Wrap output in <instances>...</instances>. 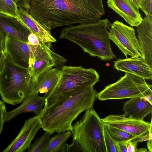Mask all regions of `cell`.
I'll list each match as a JSON object with an SVG mask.
<instances>
[{"label": "cell", "mask_w": 152, "mask_h": 152, "mask_svg": "<svg viewBox=\"0 0 152 152\" xmlns=\"http://www.w3.org/2000/svg\"><path fill=\"white\" fill-rule=\"evenodd\" d=\"M152 138H150L148 140L147 143V146L148 149L149 151L151 152H152Z\"/></svg>", "instance_id": "obj_35"}, {"label": "cell", "mask_w": 152, "mask_h": 152, "mask_svg": "<svg viewBox=\"0 0 152 152\" xmlns=\"http://www.w3.org/2000/svg\"><path fill=\"white\" fill-rule=\"evenodd\" d=\"M45 103V97L40 96L38 92H34L28 96L16 108L6 112L5 122H8L23 113L34 112L39 115Z\"/></svg>", "instance_id": "obj_18"}, {"label": "cell", "mask_w": 152, "mask_h": 152, "mask_svg": "<svg viewBox=\"0 0 152 152\" xmlns=\"http://www.w3.org/2000/svg\"><path fill=\"white\" fill-rule=\"evenodd\" d=\"M31 50V45L27 42L8 36H5L4 50L15 64L28 68Z\"/></svg>", "instance_id": "obj_12"}, {"label": "cell", "mask_w": 152, "mask_h": 152, "mask_svg": "<svg viewBox=\"0 0 152 152\" xmlns=\"http://www.w3.org/2000/svg\"><path fill=\"white\" fill-rule=\"evenodd\" d=\"M18 11L21 21L31 32L37 35L41 42L51 45L52 43L56 42L51 31L40 23L25 9L20 7Z\"/></svg>", "instance_id": "obj_19"}, {"label": "cell", "mask_w": 152, "mask_h": 152, "mask_svg": "<svg viewBox=\"0 0 152 152\" xmlns=\"http://www.w3.org/2000/svg\"><path fill=\"white\" fill-rule=\"evenodd\" d=\"M6 112V107L4 102L0 100V136L5 122V117Z\"/></svg>", "instance_id": "obj_27"}, {"label": "cell", "mask_w": 152, "mask_h": 152, "mask_svg": "<svg viewBox=\"0 0 152 152\" xmlns=\"http://www.w3.org/2000/svg\"><path fill=\"white\" fill-rule=\"evenodd\" d=\"M106 126L110 134L115 140L128 141L136 140L135 137L125 131L116 128Z\"/></svg>", "instance_id": "obj_23"}, {"label": "cell", "mask_w": 152, "mask_h": 152, "mask_svg": "<svg viewBox=\"0 0 152 152\" xmlns=\"http://www.w3.org/2000/svg\"><path fill=\"white\" fill-rule=\"evenodd\" d=\"M110 25L109 38L126 58L128 55L142 57L140 44L134 28L118 20Z\"/></svg>", "instance_id": "obj_9"}, {"label": "cell", "mask_w": 152, "mask_h": 152, "mask_svg": "<svg viewBox=\"0 0 152 152\" xmlns=\"http://www.w3.org/2000/svg\"><path fill=\"white\" fill-rule=\"evenodd\" d=\"M114 63V67L118 71L132 74L145 80L152 79V68L142 57L132 56L125 59H118Z\"/></svg>", "instance_id": "obj_13"}, {"label": "cell", "mask_w": 152, "mask_h": 152, "mask_svg": "<svg viewBox=\"0 0 152 152\" xmlns=\"http://www.w3.org/2000/svg\"><path fill=\"white\" fill-rule=\"evenodd\" d=\"M42 128L39 115L26 120L17 136L2 152H25L30 146L38 130Z\"/></svg>", "instance_id": "obj_11"}, {"label": "cell", "mask_w": 152, "mask_h": 152, "mask_svg": "<svg viewBox=\"0 0 152 152\" xmlns=\"http://www.w3.org/2000/svg\"><path fill=\"white\" fill-rule=\"evenodd\" d=\"M51 134L45 132L44 134L37 139L28 148V152H42V151L50 138Z\"/></svg>", "instance_id": "obj_24"}, {"label": "cell", "mask_w": 152, "mask_h": 152, "mask_svg": "<svg viewBox=\"0 0 152 152\" xmlns=\"http://www.w3.org/2000/svg\"><path fill=\"white\" fill-rule=\"evenodd\" d=\"M139 9L141 7L142 0H129Z\"/></svg>", "instance_id": "obj_34"}, {"label": "cell", "mask_w": 152, "mask_h": 152, "mask_svg": "<svg viewBox=\"0 0 152 152\" xmlns=\"http://www.w3.org/2000/svg\"><path fill=\"white\" fill-rule=\"evenodd\" d=\"M0 32L27 42V37L31 33L20 20L0 13Z\"/></svg>", "instance_id": "obj_17"}, {"label": "cell", "mask_w": 152, "mask_h": 152, "mask_svg": "<svg viewBox=\"0 0 152 152\" xmlns=\"http://www.w3.org/2000/svg\"><path fill=\"white\" fill-rule=\"evenodd\" d=\"M137 31L142 57L152 68V17H145Z\"/></svg>", "instance_id": "obj_16"}, {"label": "cell", "mask_w": 152, "mask_h": 152, "mask_svg": "<svg viewBox=\"0 0 152 152\" xmlns=\"http://www.w3.org/2000/svg\"><path fill=\"white\" fill-rule=\"evenodd\" d=\"M72 135L70 131L58 133L50 139L42 152H57L61 147Z\"/></svg>", "instance_id": "obj_21"}, {"label": "cell", "mask_w": 152, "mask_h": 152, "mask_svg": "<svg viewBox=\"0 0 152 152\" xmlns=\"http://www.w3.org/2000/svg\"><path fill=\"white\" fill-rule=\"evenodd\" d=\"M5 36L0 32V49H4V40Z\"/></svg>", "instance_id": "obj_33"}, {"label": "cell", "mask_w": 152, "mask_h": 152, "mask_svg": "<svg viewBox=\"0 0 152 152\" xmlns=\"http://www.w3.org/2000/svg\"><path fill=\"white\" fill-rule=\"evenodd\" d=\"M60 75L55 86L45 98V105L48 104L63 93L88 86H93L99 80L95 69L82 66L64 65L61 68Z\"/></svg>", "instance_id": "obj_6"}, {"label": "cell", "mask_w": 152, "mask_h": 152, "mask_svg": "<svg viewBox=\"0 0 152 152\" xmlns=\"http://www.w3.org/2000/svg\"><path fill=\"white\" fill-rule=\"evenodd\" d=\"M152 85L145 79L129 73H126L114 83L108 85L97 93L100 101L140 97L151 90Z\"/></svg>", "instance_id": "obj_7"}, {"label": "cell", "mask_w": 152, "mask_h": 152, "mask_svg": "<svg viewBox=\"0 0 152 152\" xmlns=\"http://www.w3.org/2000/svg\"><path fill=\"white\" fill-rule=\"evenodd\" d=\"M51 45L42 42L37 46L31 45L28 68L34 82L47 69L53 67L61 69L66 61L63 57L52 50Z\"/></svg>", "instance_id": "obj_8"}, {"label": "cell", "mask_w": 152, "mask_h": 152, "mask_svg": "<svg viewBox=\"0 0 152 152\" xmlns=\"http://www.w3.org/2000/svg\"><path fill=\"white\" fill-rule=\"evenodd\" d=\"M34 83L28 68L15 64L6 54L0 74V94L3 101L12 105L22 103L33 93Z\"/></svg>", "instance_id": "obj_4"}, {"label": "cell", "mask_w": 152, "mask_h": 152, "mask_svg": "<svg viewBox=\"0 0 152 152\" xmlns=\"http://www.w3.org/2000/svg\"><path fill=\"white\" fill-rule=\"evenodd\" d=\"M17 4L13 0H0V13L20 20Z\"/></svg>", "instance_id": "obj_22"}, {"label": "cell", "mask_w": 152, "mask_h": 152, "mask_svg": "<svg viewBox=\"0 0 152 152\" xmlns=\"http://www.w3.org/2000/svg\"><path fill=\"white\" fill-rule=\"evenodd\" d=\"M152 90L144 96L131 98L124 105L123 110L127 116L139 120H143L152 111Z\"/></svg>", "instance_id": "obj_14"}, {"label": "cell", "mask_w": 152, "mask_h": 152, "mask_svg": "<svg viewBox=\"0 0 152 152\" xmlns=\"http://www.w3.org/2000/svg\"><path fill=\"white\" fill-rule=\"evenodd\" d=\"M42 42L35 34L31 32L27 37V43L32 46H37Z\"/></svg>", "instance_id": "obj_28"}, {"label": "cell", "mask_w": 152, "mask_h": 152, "mask_svg": "<svg viewBox=\"0 0 152 152\" xmlns=\"http://www.w3.org/2000/svg\"><path fill=\"white\" fill-rule=\"evenodd\" d=\"M13 1L17 4V3L19 1V0H13Z\"/></svg>", "instance_id": "obj_37"}, {"label": "cell", "mask_w": 152, "mask_h": 152, "mask_svg": "<svg viewBox=\"0 0 152 152\" xmlns=\"http://www.w3.org/2000/svg\"><path fill=\"white\" fill-rule=\"evenodd\" d=\"M6 58V54L4 49H0V74L3 70Z\"/></svg>", "instance_id": "obj_32"}, {"label": "cell", "mask_w": 152, "mask_h": 152, "mask_svg": "<svg viewBox=\"0 0 152 152\" xmlns=\"http://www.w3.org/2000/svg\"><path fill=\"white\" fill-rule=\"evenodd\" d=\"M104 134L107 152H117L115 140L110 134L107 126L104 125Z\"/></svg>", "instance_id": "obj_25"}, {"label": "cell", "mask_w": 152, "mask_h": 152, "mask_svg": "<svg viewBox=\"0 0 152 152\" xmlns=\"http://www.w3.org/2000/svg\"><path fill=\"white\" fill-rule=\"evenodd\" d=\"M138 142L136 140H131L128 142L127 148V152H137V144Z\"/></svg>", "instance_id": "obj_30"}, {"label": "cell", "mask_w": 152, "mask_h": 152, "mask_svg": "<svg viewBox=\"0 0 152 152\" xmlns=\"http://www.w3.org/2000/svg\"><path fill=\"white\" fill-rule=\"evenodd\" d=\"M104 124L93 107L72 125V142L78 151L107 152L104 134Z\"/></svg>", "instance_id": "obj_5"}, {"label": "cell", "mask_w": 152, "mask_h": 152, "mask_svg": "<svg viewBox=\"0 0 152 152\" xmlns=\"http://www.w3.org/2000/svg\"><path fill=\"white\" fill-rule=\"evenodd\" d=\"M140 9L146 17H152V0H142Z\"/></svg>", "instance_id": "obj_26"}, {"label": "cell", "mask_w": 152, "mask_h": 152, "mask_svg": "<svg viewBox=\"0 0 152 152\" xmlns=\"http://www.w3.org/2000/svg\"><path fill=\"white\" fill-rule=\"evenodd\" d=\"M108 7L123 18L131 26L137 27L143 18L139 8L129 0H107Z\"/></svg>", "instance_id": "obj_15"}, {"label": "cell", "mask_w": 152, "mask_h": 152, "mask_svg": "<svg viewBox=\"0 0 152 152\" xmlns=\"http://www.w3.org/2000/svg\"><path fill=\"white\" fill-rule=\"evenodd\" d=\"M145 152L147 151L146 148H141V149H138L137 150V152Z\"/></svg>", "instance_id": "obj_36"}, {"label": "cell", "mask_w": 152, "mask_h": 152, "mask_svg": "<svg viewBox=\"0 0 152 152\" xmlns=\"http://www.w3.org/2000/svg\"><path fill=\"white\" fill-rule=\"evenodd\" d=\"M125 113L110 115L102 119L107 126L125 131L135 137L138 142L152 138V121L150 123L133 119Z\"/></svg>", "instance_id": "obj_10"}, {"label": "cell", "mask_w": 152, "mask_h": 152, "mask_svg": "<svg viewBox=\"0 0 152 152\" xmlns=\"http://www.w3.org/2000/svg\"><path fill=\"white\" fill-rule=\"evenodd\" d=\"M108 19L68 26L63 28L60 39H65L78 45L83 51L102 61H109L116 56L112 50L107 29Z\"/></svg>", "instance_id": "obj_3"}, {"label": "cell", "mask_w": 152, "mask_h": 152, "mask_svg": "<svg viewBox=\"0 0 152 152\" xmlns=\"http://www.w3.org/2000/svg\"><path fill=\"white\" fill-rule=\"evenodd\" d=\"M117 152H127V148L129 141L115 140Z\"/></svg>", "instance_id": "obj_29"}, {"label": "cell", "mask_w": 152, "mask_h": 152, "mask_svg": "<svg viewBox=\"0 0 152 152\" xmlns=\"http://www.w3.org/2000/svg\"><path fill=\"white\" fill-rule=\"evenodd\" d=\"M105 12L102 0H30L28 12L50 31L95 21Z\"/></svg>", "instance_id": "obj_1"}, {"label": "cell", "mask_w": 152, "mask_h": 152, "mask_svg": "<svg viewBox=\"0 0 152 152\" xmlns=\"http://www.w3.org/2000/svg\"><path fill=\"white\" fill-rule=\"evenodd\" d=\"M60 70L56 68H50L42 73L34 82L33 93L44 94L47 97L53 90L59 79Z\"/></svg>", "instance_id": "obj_20"}, {"label": "cell", "mask_w": 152, "mask_h": 152, "mask_svg": "<svg viewBox=\"0 0 152 152\" xmlns=\"http://www.w3.org/2000/svg\"><path fill=\"white\" fill-rule=\"evenodd\" d=\"M97 93L88 86L63 93L45 105L39 115L43 130L51 134L70 131L73 121L83 112L93 107Z\"/></svg>", "instance_id": "obj_2"}, {"label": "cell", "mask_w": 152, "mask_h": 152, "mask_svg": "<svg viewBox=\"0 0 152 152\" xmlns=\"http://www.w3.org/2000/svg\"><path fill=\"white\" fill-rule=\"evenodd\" d=\"M29 1L30 0H19L17 5L19 8H23L28 12L29 9Z\"/></svg>", "instance_id": "obj_31"}]
</instances>
